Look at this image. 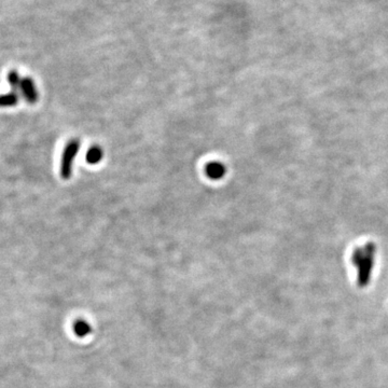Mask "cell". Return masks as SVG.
I'll list each match as a JSON object with an SVG mask.
<instances>
[{
	"mask_svg": "<svg viewBox=\"0 0 388 388\" xmlns=\"http://www.w3.org/2000/svg\"><path fill=\"white\" fill-rule=\"evenodd\" d=\"M21 92H22L24 98L31 105H34L39 99L38 90L36 88L35 82L30 77H24L21 85Z\"/></svg>",
	"mask_w": 388,
	"mask_h": 388,
	"instance_id": "cell-3",
	"label": "cell"
},
{
	"mask_svg": "<svg viewBox=\"0 0 388 388\" xmlns=\"http://www.w3.org/2000/svg\"><path fill=\"white\" fill-rule=\"evenodd\" d=\"M205 172L209 178L217 180L226 175V167L220 162H211L206 165Z\"/></svg>",
	"mask_w": 388,
	"mask_h": 388,
	"instance_id": "cell-4",
	"label": "cell"
},
{
	"mask_svg": "<svg viewBox=\"0 0 388 388\" xmlns=\"http://www.w3.org/2000/svg\"><path fill=\"white\" fill-rule=\"evenodd\" d=\"M18 99H19V96L17 92L15 91L3 94V95H0V107L2 108L13 107L17 104Z\"/></svg>",
	"mask_w": 388,
	"mask_h": 388,
	"instance_id": "cell-5",
	"label": "cell"
},
{
	"mask_svg": "<svg viewBox=\"0 0 388 388\" xmlns=\"http://www.w3.org/2000/svg\"><path fill=\"white\" fill-rule=\"evenodd\" d=\"M373 253L374 249L368 248L365 251H358L353 257L354 263L358 267V284L360 287L368 285L370 279V272L372 271V262H373Z\"/></svg>",
	"mask_w": 388,
	"mask_h": 388,
	"instance_id": "cell-1",
	"label": "cell"
},
{
	"mask_svg": "<svg viewBox=\"0 0 388 388\" xmlns=\"http://www.w3.org/2000/svg\"><path fill=\"white\" fill-rule=\"evenodd\" d=\"M80 141L78 139H71L67 142L64 152H63L62 161H60V176L63 179H69L72 174L73 161L80 150Z\"/></svg>",
	"mask_w": 388,
	"mask_h": 388,
	"instance_id": "cell-2",
	"label": "cell"
},
{
	"mask_svg": "<svg viewBox=\"0 0 388 388\" xmlns=\"http://www.w3.org/2000/svg\"><path fill=\"white\" fill-rule=\"evenodd\" d=\"M22 79L19 76V73L16 70H11L7 76V80L9 82V85L12 87L13 91L21 90V85H22Z\"/></svg>",
	"mask_w": 388,
	"mask_h": 388,
	"instance_id": "cell-7",
	"label": "cell"
},
{
	"mask_svg": "<svg viewBox=\"0 0 388 388\" xmlns=\"http://www.w3.org/2000/svg\"><path fill=\"white\" fill-rule=\"evenodd\" d=\"M86 159L90 164H97L103 159V150L98 146H93L88 151Z\"/></svg>",
	"mask_w": 388,
	"mask_h": 388,
	"instance_id": "cell-6",
	"label": "cell"
},
{
	"mask_svg": "<svg viewBox=\"0 0 388 388\" xmlns=\"http://www.w3.org/2000/svg\"><path fill=\"white\" fill-rule=\"evenodd\" d=\"M73 330H75L76 334L80 338L86 337L91 331V327L88 322L85 320H79L75 323V327H73Z\"/></svg>",
	"mask_w": 388,
	"mask_h": 388,
	"instance_id": "cell-8",
	"label": "cell"
}]
</instances>
